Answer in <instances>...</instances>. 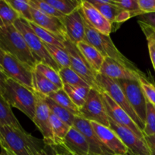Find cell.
Instances as JSON below:
<instances>
[{
	"label": "cell",
	"instance_id": "1",
	"mask_svg": "<svg viewBox=\"0 0 155 155\" xmlns=\"http://www.w3.org/2000/svg\"><path fill=\"white\" fill-rule=\"evenodd\" d=\"M44 145L43 140L34 137L24 129L0 125V146L9 148L15 155H34Z\"/></svg>",
	"mask_w": 155,
	"mask_h": 155
},
{
	"label": "cell",
	"instance_id": "2",
	"mask_svg": "<svg viewBox=\"0 0 155 155\" xmlns=\"http://www.w3.org/2000/svg\"><path fill=\"white\" fill-rule=\"evenodd\" d=\"M0 49L34 70L37 64L21 33L14 24L0 27Z\"/></svg>",
	"mask_w": 155,
	"mask_h": 155
},
{
	"label": "cell",
	"instance_id": "3",
	"mask_svg": "<svg viewBox=\"0 0 155 155\" xmlns=\"http://www.w3.org/2000/svg\"><path fill=\"white\" fill-rule=\"evenodd\" d=\"M1 97L11 107L18 109L33 120L36 102L34 92L9 78Z\"/></svg>",
	"mask_w": 155,
	"mask_h": 155
},
{
	"label": "cell",
	"instance_id": "4",
	"mask_svg": "<svg viewBox=\"0 0 155 155\" xmlns=\"http://www.w3.org/2000/svg\"><path fill=\"white\" fill-rule=\"evenodd\" d=\"M85 25V39L91 45L97 48L99 52L104 58H109L122 65L134 71H140V70L125 57L115 47L112 39L108 35L103 34L95 29L91 27L84 20Z\"/></svg>",
	"mask_w": 155,
	"mask_h": 155
},
{
	"label": "cell",
	"instance_id": "5",
	"mask_svg": "<svg viewBox=\"0 0 155 155\" xmlns=\"http://www.w3.org/2000/svg\"><path fill=\"white\" fill-rule=\"evenodd\" d=\"M14 26L21 33L36 62H43L59 72L60 68L50 55L43 42L32 30L28 21L19 18L14 23Z\"/></svg>",
	"mask_w": 155,
	"mask_h": 155
},
{
	"label": "cell",
	"instance_id": "6",
	"mask_svg": "<svg viewBox=\"0 0 155 155\" xmlns=\"http://www.w3.org/2000/svg\"><path fill=\"white\" fill-rule=\"evenodd\" d=\"M96 80H97V83L100 88V91L107 94L115 104H117L120 107H122L130 116L132 120L139 127L140 130L143 132L144 124L137 116L135 112L134 111L129 103L128 102L123 90L122 89L121 86L117 83L116 80L106 77V76L99 74V73L97 74Z\"/></svg>",
	"mask_w": 155,
	"mask_h": 155
},
{
	"label": "cell",
	"instance_id": "7",
	"mask_svg": "<svg viewBox=\"0 0 155 155\" xmlns=\"http://www.w3.org/2000/svg\"><path fill=\"white\" fill-rule=\"evenodd\" d=\"M64 48L69 56L70 67L71 69L77 73L91 89H95L101 92L96 80V77L98 73L95 72L91 68L78 50L76 44L73 43L68 39H65L64 41Z\"/></svg>",
	"mask_w": 155,
	"mask_h": 155
},
{
	"label": "cell",
	"instance_id": "8",
	"mask_svg": "<svg viewBox=\"0 0 155 155\" xmlns=\"http://www.w3.org/2000/svg\"><path fill=\"white\" fill-rule=\"evenodd\" d=\"M81 117L109 127V119L101 92L91 89L84 104L79 109Z\"/></svg>",
	"mask_w": 155,
	"mask_h": 155
},
{
	"label": "cell",
	"instance_id": "9",
	"mask_svg": "<svg viewBox=\"0 0 155 155\" xmlns=\"http://www.w3.org/2000/svg\"><path fill=\"white\" fill-rule=\"evenodd\" d=\"M2 69L8 78L15 80L34 92L33 86V71L30 67L9 54L5 53L2 61Z\"/></svg>",
	"mask_w": 155,
	"mask_h": 155
},
{
	"label": "cell",
	"instance_id": "10",
	"mask_svg": "<svg viewBox=\"0 0 155 155\" xmlns=\"http://www.w3.org/2000/svg\"><path fill=\"white\" fill-rule=\"evenodd\" d=\"M121 86L128 102L132 108L144 124L146 117L147 99L144 96L138 80H116Z\"/></svg>",
	"mask_w": 155,
	"mask_h": 155
},
{
	"label": "cell",
	"instance_id": "11",
	"mask_svg": "<svg viewBox=\"0 0 155 155\" xmlns=\"http://www.w3.org/2000/svg\"><path fill=\"white\" fill-rule=\"evenodd\" d=\"M109 127L117 135L123 145L132 155H151L144 139H141L130 129L116 124L108 117Z\"/></svg>",
	"mask_w": 155,
	"mask_h": 155
},
{
	"label": "cell",
	"instance_id": "12",
	"mask_svg": "<svg viewBox=\"0 0 155 155\" xmlns=\"http://www.w3.org/2000/svg\"><path fill=\"white\" fill-rule=\"evenodd\" d=\"M36 96V108L33 122L36 126L43 137L44 143L53 145V136L50 125V110L46 101V96L34 91Z\"/></svg>",
	"mask_w": 155,
	"mask_h": 155
},
{
	"label": "cell",
	"instance_id": "13",
	"mask_svg": "<svg viewBox=\"0 0 155 155\" xmlns=\"http://www.w3.org/2000/svg\"><path fill=\"white\" fill-rule=\"evenodd\" d=\"M73 127L80 131L86 139L89 146V155H115L102 143L90 121L81 117H75Z\"/></svg>",
	"mask_w": 155,
	"mask_h": 155
},
{
	"label": "cell",
	"instance_id": "14",
	"mask_svg": "<svg viewBox=\"0 0 155 155\" xmlns=\"http://www.w3.org/2000/svg\"><path fill=\"white\" fill-rule=\"evenodd\" d=\"M101 95L108 117L113 121H115L116 124L130 129L140 139H144L143 132L140 130L139 127L136 125V124L132 120L130 116L122 107H120L118 104H115L107 94L105 93L104 92H101Z\"/></svg>",
	"mask_w": 155,
	"mask_h": 155
},
{
	"label": "cell",
	"instance_id": "15",
	"mask_svg": "<svg viewBox=\"0 0 155 155\" xmlns=\"http://www.w3.org/2000/svg\"><path fill=\"white\" fill-rule=\"evenodd\" d=\"M80 8L84 19L91 27L103 34L109 36L112 30V24L89 1H81Z\"/></svg>",
	"mask_w": 155,
	"mask_h": 155
},
{
	"label": "cell",
	"instance_id": "16",
	"mask_svg": "<svg viewBox=\"0 0 155 155\" xmlns=\"http://www.w3.org/2000/svg\"><path fill=\"white\" fill-rule=\"evenodd\" d=\"M65 31L67 39L74 44L84 41L85 39V25L84 19L81 8L77 9L68 15H65L61 19Z\"/></svg>",
	"mask_w": 155,
	"mask_h": 155
},
{
	"label": "cell",
	"instance_id": "17",
	"mask_svg": "<svg viewBox=\"0 0 155 155\" xmlns=\"http://www.w3.org/2000/svg\"><path fill=\"white\" fill-rule=\"evenodd\" d=\"M99 74L115 80H138L139 77L144 74L141 71H134L129 69L109 58H104Z\"/></svg>",
	"mask_w": 155,
	"mask_h": 155
},
{
	"label": "cell",
	"instance_id": "18",
	"mask_svg": "<svg viewBox=\"0 0 155 155\" xmlns=\"http://www.w3.org/2000/svg\"><path fill=\"white\" fill-rule=\"evenodd\" d=\"M94 132L102 143L115 155H126L129 153L127 148L109 127L95 122H90Z\"/></svg>",
	"mask_w": 155,
	"mask_h": 155
},
{
	"label": "cell",
	"instance_id": "19",
	"mask_svg": "<svg viewBox=\"0 0 155 155\" xmlns=\"http://www.w3.org/2000/svg\"><path fill=\"white\" fill-rule=\"evenodd\" d=\"M89 2L112 24H122L132 18L129 12L112 4V0H92Z\"/></svg>",
	"mask_w": 155,
	"mask_h": 155
},
{
	"label": "cell",
	"instance_id": "20",
	"mask_svg": "<svg viewBox=\"0 0 155 155\" xmlns=\"http://www.w3.org/2000/svg\"><path fill=\"white\" fill-rule=\"evenodd\" d=\"M31 15L33 22L38 26L60 36L62 39H67L66 31L61 19L43 13L33 7H31Z\"/></svg>",
	"mask_w": 155,
	"mask_h": 155
},
{
	"label": "cell",
	"instance_id": "21",
	"mask_svg": "<svg viewBox=\"0 0 155 155\" xmlns=\"http://www.w3.org/2000/svg\"><path fill=\"white\" fill-rule=\"evenodd\" d=\"M62 144L73 155H89V146L86 139L74 127L68 130Z\"/></svg>",
	"mask_w": 155,
	"mask_h": 155
},
{
	"label": "cell",
	"instance_id": "22",
	"mask_svg": "<svg viewBox=\"0 0 155 155\" xmlns=\"http://www.w3.org/2000/svg\"><path fill=\"white\" fill-rule=\"evenodd\" d=\"M76 45L91 68L95 72L99 73L104 61V57L99 52L97 48L86 41L78 42Z\"/></svg>",
	"mask_w": 155,
	"mask_h": 155
},
{
	"label": "cell",
	"instance_id": "23",
	"mask_svg": "<svg viewBox=\"0 0 155 155\" xmlns=\"http://www.w3.org/2000/svg\"><path fill=\"white\" fill-rule=\"evenodd\" d=\"M67 95L79 109L84 104L91 88L89 86H76L63 84V88Z\"/></svg>",
	"mask_w": 155,
	"mask_h": 155
},
{
	"label": "cell",
	"instance_id": "24",
	"mask_svg": "<svg viewBox=\"0 0 155 155\" xmlns=\"http://www.w3.org/2000/svg\"><path fill=\"white\" fill-rule=\"evenodd\" d=\"M33 86L34 91L46 97L60 89L35 70L33 71Z\"/></svg>",
	"mask_w": 155,
	"mask_h": 155
},
{
	"label": "cell",
	"instance_id": "25",
	"mask_svg": "<svg viewBox=\"0 0 155 155\" xmlns=\"http://www.w3.org/2000/svg\"><path fill=\"white\" fill-rule=\"evenodd\" d=\"M28 23L32 30H33V32L36 33V36L40 39V40L43 43L65 48H64V41H65V39H62L60 36H57V35L54 34V33H51V32L48 31V30H45V29L42 28L40 26H38L37 24H35L34 22H33V21Z\"/></svg>",
	"mask_w": 155,
	"mask_h": 155
},
{
	"label": "cell",
	"instance_id": "26",
	"mask_svg": "<svg viewBox=\"0 0 155 155\" xmlns=\"http://www.w3.org/2000/svg\"><path fill=\"white\" fill-rule=\"evenodd\" d=\"M48 97L55 102L57 103L59 106L65 108V110H68L70 113H71L75 117H81L79 108L73 103V101L68 97V95H67L63 89H59L58 91L49 95Z\"/></svg>",
	"mask_w": 155,
	"mask_h": 155
},
{
	"label": "cell",
	"instance_id": "27",
	"mask_svg": "<svg viewBox=\"0 0 155 155\" xmlns=\"http://www.w3.org/2000/svg\"><path fill=\"white\" fill-rule=\"evenodd\" d=\"M50 125L53 136V145L62 144L71 127L50 112Z\"/></svg>",
	"mask_w": 155,
	"mask_h": 155
},
{
	"label": "cell",
	"instance_id": "28",
	"mask_svg": "<svg viewBox=\"0 0 155 155\" xmlns=\"http://www.w3.org/2000/svg\"><path fill=\"white\" fill-rule=\"evenodd\" d=\"M0 125L11 126L18 129H23L18 119L11 109V106L0 96Z\"/></svg>",
	"mask_w": 155,
	"mask_h": 155
},
{
	"label": "cell",
	"instance_id": "29",
	"mask_svg": "<svg viewBox=\"0 0 155 155\" xmlns=\"http://www.w3.org/2000/svg\"><path fill=\"white\" fill-rule=\"evenodd\" d=\"M44 45L53 60L56 62L60 69L70 67L69 56L65 48L45 43Z\"/></svg>",
	"mask_w": 155,
	"mask_h": 155
},
{
	"label": "cell",
	"instance_id": "30",
	"mask_svg": "<svg viewBox=\"0 0 155 155\" xmlns=\"http://www.w3.org/2000/svg\"><path fill=\"white\" fill-rule=\"evenodd\" d=\"M19 18V15L9 4L7 0H0V27L12 25Z\"/></svg>",
	"mask_w": 155,
	"mask_h": 155
},
{
	"label": "cell",
	"instance_id": "31",
	"mask_svg": "<svg viewBox=\"0 0 155 155\" xmlns=\"http://www.w3.org/2000/svg\"><path fill=\"white\" fill-rule=\"evenodd\" d=\"M46 101L47 104H48L49 107H50V110L51 113L56 115L58 118H59L61 120L65 123L70 127H73L74 117H75L74 115H73L68 110H65V108L59 106L57 103L55 102L54 101H53L49 97H46Z\"/></svg>",
	"mask_w": 155,
	"mask_h": 155
},
{
	"label": "cell",
	"instance_id": "32",
	"mask_svg": "<svg viewBox=\"0 0 155 155\" xmlns=\"http://www.w3.org/2000/svg\"><path fill=\"white\" fill-rule=\"evenodd\" d=\"M34 70L42 74L44 77H46L51 83L56 85L59 89L63 88V83L61 80L59 72L53 69V68L43 63V62H39L36 64Z\"/></svg>",
	"mask_w": 155,
	"mask_h": 155
},
{
	"label": "cell",
	"instance_id": "33",
	"mask_svg": "<svg viewBox=\"0 0 155 155\" xmlns=\"http://www.w3.org/2000/svg\"><path fill=\"white\" fill-rule=\"evenodd\" d=\"M46 1L65 16L70 15L77 9L80 8L81 3V1H78V0H46Z\"/></svg>",
	"mask_w": 155,
	"mask_h": 155
},
{
	"label": "cell",
	"instance_id": "34",
	"mask_svg": "<svg viewBox=\"0 0 155 155\" xmlns=\"http://www.w3.org/2000/svg\"><path fill=\"white\" fill-rule=\"evenodd\" d=\"M59 74L63 84L76 86H89L77 73L71 69V67L61 68L59 71Z\"/></svg>",
	"mask_w": 155,
	"mask_h": 155
},
{
	"label": "cell",
	"instance_id": "35",
	"mask_svg": "<svg viewBox=\"0 0 155 155\" xmlns=\"http://www.w3.org/2000/svg\"><path fill=\"white\" fill-rule=\"evenodd\" d=\"M9 4L13 8L14 10L19 15L20 18L26 20L28 22H32L33 18L31 15V7L28 0H7Z\"/></svg>",
	"mask_w": 155,
	"mask_h": 155
},
{
	"label": "cell",
	"instance_id": "36",
	"mask_svg": "<svg viewBox=\"0 0 155 155\" xmlns=\"http://www.w3.org/2000/svg\"><path fill=\"white\" fill-rule=\"evenodd\" d=\"M143 134L144 136H155V107L147 100Z\"/></svg>",
	"mask_w": 155,
	"mask_h": 155
},
{
	"label": "cell",
	"instance_id": "37",
	"mask_svg": "<svg viewBox=\"0 0 155 155\" xmlns=\"http://www.w3.org/2000/svg\"><path fill=\"white\" fill-rule=\"evenodd\" d=\"M28 2L31 7L35 8L43 13L46 14L50 16L56 17L59 19H62L65 17V15H62L61 12L56 10L51 5L46 2V0L45 1L44 0H28Z\"/></svg>",
	"mask_w": 155,
	"mask_h": 155
},
{
	"label": "cell",
	"instance_id": "38",
	"mask_svg": "<svg viewBox=\"0 0 155 155\" xmlns=\"http://www.w3.org/2000/svg\"><path fill=\"white\" fill-rule=\"evenodd\" d=\"M112 2L120 8L129 12L132 17H138L143 14L138 5V0H122V1L112 0Z\"/></svg>",
	"mask_w": 155,
	"mask_h": 155
},
{
	"label": "cell",
	"instance_id": "39",
	"mask_svg": "<svg viewBox=\"0 0 155 155\" xmlns=\"http://www.w3.org/2000/svg\"><path fill=\"white\" fill-rule=\"evenodd\" d=\"M138 82L141 86L146 99L155 106V85L147 80L144 74H142L138 79Z\"/></svg>",
	"mask_w": 155,
	"mask_h": 155
},
{
	"label": "cell",
	"instance_id": "40",
	"mask_svg": "<svg viewBox=\"0 0 155 155\" xmlns=\"http://www.w3.org/2000/svg\"><path fill=\"white\" fill-rule=\"evenodd\" d=\"M138 22L142 23L155 30V12L142 14L138 16Z\"/></svg>",
	"mask_w": 155,
	"mask_h": 155
},
{
	"label": "cell",
	"instance_id": "41",
	"mask_svg": "<svg viewBox=\"0 0 155 155\" xmlns=\"http://www.w3.org/2000/svg\"><path fill=\"white\" fill-rule=\"evenodd\" d=\"M138 3L143 14L155 12V0H138Z\"/></svg>",
	"mask_w": 155,
	"mask_h": 155
},
{
	"label": "cell",
	"instance_id": "42",
	"mask_svg": "<svg viewBox=\"0 0 155 155\" xmlns=\"http://www.w3.org/2000/svg\"><path fill=\"white\" fill-rule=\"evenodd\" d=\"M147 41V47H148L149 54H150V61L153 64V68L155 71V39L150 36H145Z\"/></svg>",
	"mask_w": 155,
	"mask_h": 155
},
{
	"label": "cell",
	"instance_id": "43",
	"mask_svg": "<svg viewBox=\"0 0 155 155\" xmlns=\"http://www.w3.org/2000/svg\"><path fill=\"white\" fill-rule=\"evenodd\" d=\"M52 146L54 149L56 155H73L65 148V147L62 144H54V145H52Z\"/></svg>",
	"mask_w": 155,
	"mask_h": 155
},
{
	"label": "cell",
	"instance_id": "44",
	"mask_svg": "<svg viewBox=\"0 0 155 155\" xmlns=\"http://www.w3.org/2000/svg\"><path fill=\"white\" fill-rule=\"evenodd\" d=\"M34 155H56V153H55V151L52 145L45 143L43 148H41Z\"/></svg>",
	"mask_w": 155,
	"mask_h": 155
},
{
	"label": "cell",
	"instance_id": "45",
	"mask_svg": "<svg viewBox=\"0 0 155 155\" xmlns=\"http://www.w3.org/2000/svg\"><path fill=\"white\" fill-rule=\"evenodd\" d=\"M144 140L148 146L150 154L155 155V136H144Z\"/></svg>",
	"mask_w": 155,
	"mask_h": 155
},
{
	"label": "cell",
	"instance_id": "46",
	"mask_svg": "<svg viewBox=\"0 0 155 155\" xmlns=\"http://www.w3.org/2000/svg\"><path fill=\"white\" fill-rule=\"evenodd\" d=\"M8 77L5 74L4 71H2L1 68H0V96L2 95L3 92H4L5 86L6 81L8 80Z\"/></svg>",
	"mask_w": 155,
	"mask_h": 155
},
{
	"label": "cell",
	"instance_id": "47",
	"mask_svg": "<svg viewBox=\"0 0 155 155\" xmlns=\"http://www.w3.org/2000/svg\"><path fill=\"white\" fill-rule=\"evenodd\" d=\"M0 148H1L0 155H15L12 151H10L9 148H5V147L0 146Z\"/></svg>",
	"mask_w": 155,
	"mask_h": 155
},
{
	"label": "cell",
	"instance_id": "48",
	"mask_svg": "<svg viewBox=\"0 0 155 155\" xmlns=\"http://www.w3.org/2000/svg\"><path fill=\"white\" fill-rule=\"evenodd\" d=\"M5 53L0 49V68H2V58H3V56H4Z\"/></svg>",
	"mask_w": 155,
	"mask_h": 155
},
{
	"label": "cell",
	"instance_id": "49",
	"mask_svg": "<svg viewBox=\"0 0 155 155\" xmlns=\"http://www.w3.org/2000/svg\"><path fill=\"white\" fill-rule=\"evenodd\" d=\"M154 107H155V106H154Z\"/></svg>",
	"mask_w": 155,
	"mask_h": 155
},
{
	"label": "cell",
	"instance_id": "50",
	"mask_svg": "<svg viewBox=\"0 0 155 155\" xmlns=\"http://www.w3.org/2000/svg\"><path fill=\"white\" fill-rule=\"evenodd\" d=\"M126 155H127V154H126Z\"/></svg>",
	"mask_w": 155,
	"mask_h": 155
}]
</instances>
